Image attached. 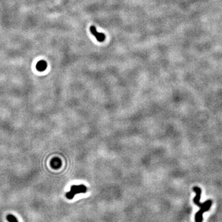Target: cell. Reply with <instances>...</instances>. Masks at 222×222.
I'll list each match as a JSON object with an SVG mask.
<instances>
[{"label": "cell", "mask_w": 222, "mask_h": 222, "mask_svg": "<svg viewBox=\"0 0 222 222\" xmlns=\"http://www.w3.org/2000/svg\"><path fill=\"white\" fill-rule=\"evenodd\" d=\"M212 204V201L211 200H207L203 203V206L201 207V209L196 214L195 220L196 222H203V214L204 212L209 211L211 206Z\"/></svg>", "instance_id": "obj_1"}, {"label": "cell", "mask_w": 222, "mask_h": 222, "mask_svg": "<svg viewBox=\"0 0 222 222\" xmlns=\"http://www.w3.org/2000/svg\"><path fill=\"white\" fill-rule=\"evenodd\" d=\"M87 191V188L85 186L81 185L79 186L73 185L71 186L70 191L66 194V198L69 199H72L77 194L85 193Z\"/></svg>", "instance_id": "obj_2"}, {"label": "cell", "mask_w": 222, "mask_h": 222, "mask_svg": "<svg viewBox=\"0 0 222 222\" xmlns=\"http://www.w3.org/2000/svg\"><path fill=\"white\" fill-rule=\"evenodd\" d=\"M90 32L92 33L93 36H95L96 38V40L99 42H103L106 39V35L103 33H99L97 32V30L95 27V26L92 25L90 27Z\"/></svg>", "instance_id": "obj_3"}, {"label": "cell", "mask_w": 222, "mask_h": 222, "mask_svg": "<svg viewBox=\"0 0 222 222\" xmlns=\"http://www.w3.org/2000/svg\"><path fill=\"white\" fill-rule=\"evenodd\" d=\"M193 190L196 193V195L195 196V198L193 199V202L194 203L197 205L199 207H201L202 206V204L200 203V199H201V193H202V190L198 186H194L193 188Z\"/></svg>", "instance_id": "obj_4"}, {"label": "cell", "mask_w": 222, "mask_h": 222, "mask_svg": "<svg viewBox=\"0 0 222 222\" xmlns=\"http://www.w3.org/2000/svg\"><path fill=\"white\" fill-rule=\"evenodd\" d=\"M50 165H51V167L53 169H59V168L61 167V165H62L61 160L59 158H58V157L53 158V159L51 160Z\"/></svg>", "instance_id": "obj_5"}, {"label": "cell", "mask_w": 222, "mask_h": 222, "mask_svg": "<svg viewBox=\"0 0 222 222\" xmlns=\"http://www.w3.org/2000/svg\"><path fill=\"white\" fill-rule=\"evenodd\" d=\"M47 67V63L45 61H39L36 66V69L40 72H43L46 70Z\"/></svg>", "instance_id": "obj_6"}, {"label": "cell", "mask_w": 222, "mask_h": 222, "mask_svg": "<svg viewBox=\"0 0 222 222\" xmlns=\"http://www.w3.org/2000/svg\"><path fill=\"white\" fill-rule=\"evenodd\" d=\"M6 219H7V220L9 222H19L17 219H16V217H15L13 215H11V214L8 215L7 216Z\"/></svg>", "instance_id": "obj_7"}]
</instances>
